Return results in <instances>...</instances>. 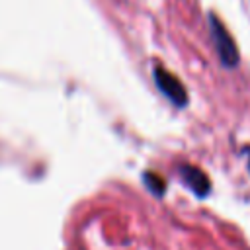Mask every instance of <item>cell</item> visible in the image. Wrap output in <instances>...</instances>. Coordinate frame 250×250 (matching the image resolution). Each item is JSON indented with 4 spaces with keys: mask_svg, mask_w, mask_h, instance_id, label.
<instances>
[{
    "mask_svg": "<svg viewBox=\"0 0 250 250\" xmlns=\"http://www.w3.org/2000/svg\"><path fill=\"white\" fill-rule=\"evenodd\" d=\"M182 178L184 182L189 186V189H193L197 195H205L209 191V180L205 178L203 172H199L197 168H191V166H182Z\"/></svg>",
    "mask_w": 250,
    "mask_h": 250,
    "instance_id": "3957f363",
    "label": "cell"
},
{
    "mask_svg": "<svg viewBox=\"0 0 250 250\" xmlns=\"http://www.w3.org/2000/svg\"><path fill=\"white\" fill-rule=\"evenodd\" d=\"M145 180H146V184L150 186V189H152V191H156V193H162V188H164V184H162V180H160V178H152V176L148 174Z\"/></svg>",
    "mask_w": 250,
    "mask_h": 250,
    "instance_id": "277c9868",
    "label": "cell"
},
{
    "mask_svg": "<svg viewBox=\"0 0 250 250\" xmlns=\"http://www.w3.org/2000/svg\"><path fill=\"white\" fill-rule=\"evenodd\" d=\"M209 29H211V39L215 43L221 62L225 66H236V62H238L236 45H234L230 33L227 31V27L223 25V21L215 14H209Z\"/></svg>",
    "mask_w": 250,
    "mask_h": 250,
    "instance_id": "6da1fadb",
    "label": "cell"
},
{
    "mask_svg": "<svg viewBox=\"0 0 250 250\" xmlns=\"http://www.w3.org/2000/svg\"><path fill=\"white\" fill-rule=\"evenodd\" d=\"M154 82L160 88V92L168 100H172L176 105H184L188 102V94H186V88L182 86V82L174 74H170L168 70H164L162 66H156L154 68Z\"/></svg>",
    "mask_w": 250,
    "mask_h": 250,
    "instance_id": "7a4b0ae2",
    "label": "cell"
},
{
    "mask_svg": "<svg viewBox=\"0 0 250 250\" xmlns=\"http://www.w3.org/2000/svg\"><path fill=\"white\" fill-rule=\"evenodd\" d=\"M246 152H248V168H250V148H248Z\"/></svg>",
    "mask_w": 250,
    "mask_h": 250,
    "instance_id": "5b68a950",
    "label": "cell"
}]
</instances>
